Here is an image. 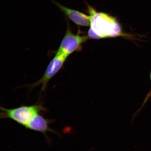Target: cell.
Masks as SVG:
<instances>
[{
  "label": "cell",
  "mask_w": 151,
  "mask_h": 151,
  "mask_svg": "<svg viewBox=\"0 0 151 151\" xmlns=\"http://www.w3.org/2000/svg\"><path fill=\"white\" fill-rule=\"evenodd\" d=\"M90 16L88 37L90 39H99L106 38L126 36L120 24L114 17L104 12H97L88 5Z\"/></svg>",
  "instance_id": "cell-1"
},
{
  "label": "cell",
  "mask_w": 151,
  "mask_h": 151,
  "mask_svg": "<svg viewBox=\"0 0 151 151\" xmlns=\"http://www.w3.org/2000/svg\"><path fill=\"white\" fill-rule=\"evenodd\" d=\"M0 117L1 119H9L25 128L36 115L46 112L47 109L42 104L32 105H22L14 109L1 107Z\"/></svg>",
  "instance_id": "cell-2"
},
{
  "label": "cell",
  "mask_w": 151,
  "mask_h": 151,
  "mask_svg": "<svg viewBox=\"0 0 151 151\" xmlns=\"http://www.w3.org/2000/svg\"><path fill=\"white\" fill-rule=\"evenodd\" d=\"M68 22L65 35L56 51L67 58L73 52L81 50L83 44L89 39L88 35H81L79 34L76 35L73 33Z\"/></svg>",
  "instance_id": "cell-3"
},
{
  "label": "cell",
  "mask_w": 151,
  "mask_h": 151,
  "mask_svg": "<svg viewBox=\"0 0 151 151\" xmlns=\"http://www.w3.org/2000/svg\"><path fill=\"white\" fill-rule=\"evenodd\" d=\"M56 53L48 64L42 77L34 83L28 85L29 88H33L41 86V91L46 90L49 82L63 67L68 58L63 55L56 52Z\"/></svg>",
  "instance_id": "cell-4"
},
{
  "label": "cell",
  "mask_w": 151,
  "mask_h": 151,
  "mask_svg": "<svg viewBox=\"0 0 151 151\" xmlns=\"http://www.w3.org/2000/svg\"><path fill=\"white\" fill-rule=\"evenodd\" d=\"M52 1L65 14V16L73 23L78 26L90 27V16H88L75 9L68 8L53 0Z\"/></svg>",
  "instance_id": "cell-5"
},
{
  "label": "cell",
  "mask_w": 151,
  "mask_h": 151,
  "mask_svg": "<svg viewBox=\"0 0 151 151\" xmlns=\"http://www.w3.org/2000/svg\"><path fill=\"white\" fill-rule=\"evenodd\" d=\"M41 114V113H39L34 116L26 128L32 131L41 132L45 136L48 132L56 133V132L51 128L50 126V124L53 121L45 118Z\"/></svg>",
  "instance_id": "cell-6"
},
{
  "label": "cell",
  "mask_w": 151,
  "mask_h": 151,
  "mask_svg": "<svg viewBox=\"0 0 151 151\" xmlns=\"http://www.w3.org/2000/svg\"><path fill=\"white\" fill-rule=\"evenodd\" d=\"M150 80H151V73H150Z\"/></svg>",
  "instance_id": "cell-7"
}]
</instances>
